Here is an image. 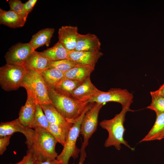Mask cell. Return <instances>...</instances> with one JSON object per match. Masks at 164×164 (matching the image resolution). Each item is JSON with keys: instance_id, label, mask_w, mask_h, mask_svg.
I'll list each match as a JSON object with an SVG mask.
<instances>
[{"instance_id": "33", "label": "cell", "mask_w": 164, "mask_h": 164, "mask_svg": "<svg viewBox=\"0 0 164 164\" xmlns=\"http://www.w3.org/2000/svg\"><path fill=\"white\" fill-rule=\"evenodd\" d=\"M35 164H61L56 159H49L44 161L36 160Z\"/></svg>"}, {"instance_id": "29", "label": "cell", "mask_w": 164, "mask_h": 164, "mask_svg": "<svg viewBox=\"0 0 164 164\" xmlns=\"http://www.w3.org/2000/svg\"><path fill=\"white\" fill-rule=\"evenodd\" d=\"M10 10L16 12L26 21L28 15L25 13L24 9V3L19 0H10L9 2Z\"/></svg>"}, {"instance_id": "34", "label": "cell", "mask_w": 164, "mask_h": 164, "mask_svg": "<svg viewBox=\"0 0 164 164\" xmlns=\"http://www.w3.org/2000/svg\"><path fill=\"white\" fill-rule=\"evenodd\" d=\"M80 157L78 164H83L84 162L86 157L85 149L81 148L80 149Z\"/></svg>"}, {"instance_id": "9", "label": "cell", "mask_w": 164, "mask_h": 164, "mask_svg": "<svg viewBox=\"0 0 164 164\" xmlns=\"http://www.w3.org/2000/svg\"><path fill=\"white\" fill-rule=\"evenodd\" d=\"M34 51L29 43H18L12 46L6 53V63L25 67L28 58Z\"/></svg>"}, {"instance_id": "13", "label": "cell", "mask_w": 164, "mask_h": 164, "mask_svg": "<svg viewBox=\"0 0 164 164\" xmlns=\"http://www.w3.org/2000/svg\"><path fill=\"white\" fill-rule=\"evenodd\" d=\"M27 94L26 102L20 108L18 118L23 125L31 128L34 121L37 104L32 97L29 94Z\"/></svg>"}, {"instance_id": "23", "label": "cell", "mask_w": 164, "mask_h": 164, "mask_svg": "<svg viewBox=\"0 0 164 164\" xmlns=\"http://www.w3.org/2000/svg\"><path fill=\"white\" fill-rule=\"evenodd\" d=\"M69 52L59 41L52 47L41 52L51 61L67 59Z\"/></svg>"}, {"instance_id": "1", "label": "cell", "mask_w": 164, "mask_h": 164, "mask_svg": "<svg viewBox=\"0 0 164 164\" xmlns=\"http://www.w3.org/2000/svg\"><path fill=\"white\" fill-rule=\"evenodd\" d=\"M48 91L52 104L69 123L73 124L93 103L76 100L55 89L48 87Z\"/></svg>"}, {"instance_id": "26", "label": "cell", "mask_w": 164, "mask_h": 164, "mask_svg": "<svg viewBox=\"0 0 164 164\" xmlns=\"http://www.w3.org/2000/svg\"><path fill=\"white\" fill-rule=\"evenodd\" d=\"M50 124L40 105L37 104L34 121L31 128L34 129L41 128L48 131Z\"/></svg>"}, {"instance_id": "24", "label": "cell", "mask_w": 164, "mask_h": 164, "mask_svg": "<svg viewBox=\"0 0 164 164\" xmlns=\"http://www.w3.org/2000/svg\"><path fill=\"white\" fill-rule=\"evenodd\" d=\"M71 127L50 124L48 131L63 146Z\"/></svg>"}, {"instance_id": "21", "label": "cell", "mask_w": 164, "mask_h": 164, "mask_svg": "<svg viewBox=\"0 0 164 164\" xmlns=\"http://www.w3.org/2000/svg\"><path fill=\"white\" fill-rule=\"evenodd\" d=\"M48 87L55 89L64 79V73L53 68L47 69L40 73Z\"/></svg>"}, {"instance_id": "18", "label": "cell", "mask_w": 164, "mask_h": 164, "mask_svg": "<svg viewBox=\"0 0 164 164\" xmlns=\"http://www.w3.org/2000/svg\"><path fill=\"white\" fill-rule=\"evenodd\" d=\"M50 124L72 127L73 124L68 123L52 103L40 104Z\"/></svg>"}, {"instance_id": "11", "label": "cell", "mask_w": 164, "mask_h": 164, "mask_svg": "<svg viewBox=\"0 0 164 164\" xmlns=\"http://www.w3.org/2000/svg\"><path fill=\"white\" fill-rule=\"evenodd\" d=\"M76 26H62L58 32L59 41L69 52L75 51L79 33Z\"/></svg>"}, {"instance_id": "17", "label": "cell", "mask_w": 164, "mask_h": 164, "mask_svg": "<svg viewBox=\"0 0 164 164\" xmlns=\"http://www.w3.org/2000/svg\"><path fill=\"white\" fill-rule=\"evenodd\" d=\"M154 125L147 134L140 142L160 140L164 138V112L156 114Z\"/></svg>"}, {"instance_id": "28", "label": "cell", "mask_w": 164, "mask_h": 164, "mask_svg": "<svg viewBox=\"0 0 164 164\" xmlns=\"http://www.w3.org/2000/svg\"><path fill=\"white\" fill-rule=\"evenodd\" d=\"M152 102L147 108L154 111L156 114L164 112V97L156 94L154 91H151Z\"/></svg>"}, {"instance_id": "22", "label": "cell", "mask_w": 164, "mask_h": 164, "mask_svg": "<svg viewBox=\"0 0 164 164\" xmlns=\"http://www.w3.org/2000/svg\"><path fill=\"white\" fill-rule=\"evenodd\" d=\"M94 67L88 65H80L64 73V79L84 81L89 77Z\"/></svg>"}, {"instance_id": "31", "label": "cell", "mask_w": 164, "mask_h": 164, "mask_svg": "<svg viewBox=\"0 0 164 164\" xmlns=\"http://www.w3.org/2000/svg\"><path fill=\"white\" fill-rule=\"evenodd\" d=\"M37 1V0H29L24 3V11L27 15L32 10Z\"/></svg>"}, {"instance_id": "4", "label": "cell", "mask_w": 164, "mask_h": 164, "mask_svg": "<svg viewBox=\"0 0 164 164\" xmlns=\"http://www.w3.org/2000/svg\"><path fill=\"white\" fill-rule=\"evenodd\" d=\"M20 87L24 88L27 94L30 95L39 104L51 103L48 87L40 73L32 70H27Z\"/></svg>"}, {"instance_id": "37", "label": "cell", "mask_w": 164, "mask_h": 164, "mask_svg": "<svg viewBox=\"0 0 164 164\" xmlns=\"http://www.w3.org/2000/svg\"><path fill=\"white\" fill-rule=\"evenodd\" d=\"M15 164H16V163H15Z\"/></svg>"}, {"instance_id": "20", "label": "cell", "mask_w": 164, "mask_h": 164, "mask_svg": "<svg viewBox=\"0 0 164 164\" xmlns=\"http://www.w3.org/2000/svg\"><path fill=\"white\" fill-rule=\"evenodd\" d=\"M54 31L53 28L42 29L32 36L29 43L34 50L45 45L48 46Z\"/></svg>"}, {"instance_id": "10", "label": "cell", "mask_w": 164, "mask_h": 164, "mask_svg": "<svg viewBox=\"0 0 164 164\" xmlns=\"http://www.w3.org/2000/svg\"><path fill=\"white\" fill-rule=\"evenodd\" d=\"M16 132L23 134L26 137L28 150L31 149L35 134V130L32 128L26 127L22 125L18 118L10 121L2 122L0 124V137L11 135Z\"/></svg>"}, {"instance_id": "2", "label": "cell", "mask_w": 164, "mask_h": 164, "mask_svg": "<svg viewBox=\"0 0 164 164\" xmlns=\"http://www.w3.org/2000/svg\"><path fill=\"white\" fill-rule=\"evenodd\" d=\"M133 111L130 108H122L121 111L116 114L113 118L103 120L100 123L101 127L106 129L108 134V137L104 144L105 147L114 146L117 149L119 150L121 148V145L123 144L132 150H134V149L130 146L124 138L126 130L124 123L126 113L128 111Z\"/></svg>"}, {"instance_id": "6", "label": "cell", "mask_w": 164, "mask_h": 164, "mask_svg": "<svg viewBox=\"0 0 164 164\" xmlns=\"http://www.w3.org/2000/svg\"><path fill=\"white\" fill-rule=\"evenodd\" d=\"M87 111L84 113L73 124L63 146V149L56 158L61 164H68L71 157L75 159L78 156L80 152V149L77 147L76 143L80 134L81 124Z\"/></svg>"}, {"instance_id": "7", "label": "cell", "mask_w": 164, "mask_h": 164, "mask_svg": "<svg viewBox=\"0 0 164 164\" xmlns=\"http://www.w3.org/2000/svg\"><path fill=\"white\" fill-rule=\"evenodd\" d=\"M133 98L132 94L126 89L111 88L106 92L101 91L90 99L88 102L103 104L107 102H114L120 104L122 108H130Z\"/></svg>"}, {"instance_id": "35", "label": "cell", "mask_w": 164, "mask_h": 164, "mask_svg": "<svg viewBox=\"0 0 164 164\" xmlns=\"http://www.w3.org/2000/svg\"><path fill=\"white\" fill-rule=\"evenodd\" d=\"M154 92L164 97V83L157 90Z\"/></svg>"}, {"instance_id": "27", "label": "cell", "mask_w": 164, "mask_h": 164, "mask_svg": "<svg viewBox=\"0 0 164 164\" xmlns=\"http://www.w3.org/2000/svg\"><path fill=\"white\" fill-rule=\"evenodd\" d=\"M80 65H81L73 61L66 59L56 61H50L48 68H55L64 73Z\"/></svg>"}, {"instance_id": "5", "label": "cell", "mask_w": 164, "mask_h": 164, "mask_svg": "<svg viewBox=\"0 0 164 164\" xmlns=\"http://www.w3.org/2000/svg\"><path fill=\"white\" fill-rule=\"evenodd\" d=\"M27 70L24 67L6 64L0 68V84L5 91L18 89Z\"/></svg>"}, {"instance_id": "25", "label": "cell", "mask_w": 164, "mask_h": 164, "mask_svg": "<svg viewBox=\"0 0 164 164\" xmlns=\"http://www.w3.org/2000/svg\"><path fill=\"white\" fill-rule=\"evenodd\" d=\"M84 81L64 79L55 89L65 95L70 96L72 93Z\"/></svg>"}, {"instance_id": "32", "label": "cell", "mask_w": 164, "mask_h": 164, "mask_svg": "<svg viewBox=\"0 0 164 164\" xmlns=\"http://www.w3.org/2000/svg\"><path fill=\"white\" fill-rule=\"evenodd\" d=\"M28 157L24 164H35L36 159L34 152L32 149L28 150Z\"/></svg>"}, {"instance_id": "12", "label": "cell", "mask_w": 164, "mask_h": 164, "mask_svg": "<svg viewBox=\"0 0 164 164\" xmlns=\"http://www.w3.org/2000/svg\"><path fill=\"white\" fill-rule=\"evenodd\" d=\"M103 54L99 51L69 52L67 59L73 61L80 65L95 67L99 59Z\"/></svg>"}, {"instance_id": "19", "label": "cell", "mask_w": 164, "mask_h": 164, "mask_svg": "<svg viewBox=\"0 0 164 164\" xmlns=\"http://www.w3.org/2000/svg\"><path fill=\"white\" fill-rule=\"evenodd\" d=\"M26 21L14 12L0 9V24L11 28H16L23 26Z\"/></svg>"}, {"instance_id": "8", "label": "cell", "mask_w": 164, "mask_h": 164, "mask_svg": "<svg viewBox=\"0 0 164 164\" xmlns=\"http://www.w3.org/2000/svg\"><path fill=\"white\" fill-rule=\"evenodd\" d=\"M104 104L93 103L91 107L86 111L82 120L80 134L83 136V142L81 148L85 149L89 140L97 130L99 111Z\"/></svg>"}, {"instance_id": "36", "label": "cell", "mask_w": 164, "mask_h": 164, "mask_svg": "<svg viewBox=\"0 0 164 164\" xmlns=\"http://www.w3.org/2000/svg\"><path fill=\"white\" fill-rule=\"evenodd\" d=\"M29 156V154L28 152L27 153V154L24 156L23 158L19 162L16 163V164H24L27 160Z\"/></svg>"}, {"instance_id": "3", "label": "cell", "mask_w": 164, "mask_h": 164, "mask_svg": "<svg viewBox=\"0 0 164 164\" xmlns=\"http://www.w3.org/2000/svg\"><path fill=\"white\" fill-rule=\"evenodd\" d=\"M34 129L35 134L30 149L34 152L36 160L44 161L56 158L58 155L55 150L58 142L56 139L45 129L37 128Z\"/></svg>"}, {"instance_id": "16", "label": "cell", "mask_w": 164, "mask_h": 164, "mask_svg": "<svg viewBox=\"0 0 164 164\" xmlns=\"http://www.w3.org/2000/svg\"><path fill=\"white\" fill-rule=\"evenodd\" d=\"M50 61L42 53L36 50L28 58L25 67L26 70H32L39 73L49 68Z\"/></svg>"}, {"instance_id": "30", "label": "cell", "mask_w": 164, "mask_h": 164, "mask_svg": "<svg viewBox=\"0 0 164 164\" xmlns=\"http://www.w3.org/2000/svg\"><path fill=\"white\" fill-rule=\"evenodd\" d=\"M11 135L0 137V155H2L6 150V147L9 145Z\"/></svg>"}, {"instance_id": "14", "label": "cell", "mask_w": 164, "mask_h": 164, "mask_svg": "<svg viewBox=\"0 0 164 164\" xmlns=\"http://www.w3.org/2000/svg\"><path fill=\"white\" fill-rule=\"evenodd\" d=\"M101 43L99 38L94 34L79 33L75 51H99Z\"/></svg>"}, {"instance_id": "15", "label": "cell", "mask_w": 164, "mask_h": 164, "mask_svg": "<svg viewBox=\"0 0 164 164\" xmlns=\"http://www.w3.org/2000/svg\"><path fill=\"white\" fill-rule=\"evenodd\" d=\"M100 91L92 83L89 77L72 93L70 96L77 100L88 101Z\"/></svg>"}]
</instances>
